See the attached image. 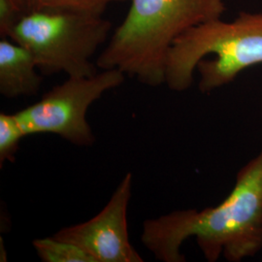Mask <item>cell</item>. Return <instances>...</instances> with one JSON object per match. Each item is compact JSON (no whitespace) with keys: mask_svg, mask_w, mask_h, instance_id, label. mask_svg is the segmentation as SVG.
Instances as JSON below:
<instances>
[{"mask_svg":"<svg viewBox=\"0 0 262 262\" xmlns=\"http://www.w3.org/2000/svg\"><path fill=\"white\" fill-rule=\"evenodd\" d=\"M189 237L208 261L253 257L262 248V150L239 170L231 192L215 207L176 210L143 224L141 242L162 262H185Z\"/></svg>","mask_w":262,"mask_h":262,"instance_id":"6da1fadb","label":"cell"},{"mask_svg":"<svg viewBox=\"0 0 262 262\" xmlns=\"http://www.w3.org/2000/svg\"><path fill=\"white\" fill-rule=\"evenodd\" d=\"M96 60L98 69L121 70L149 86L164 84L165 61L173 42L189 28L220 19L225 0H130Z\"/></svg>","mask_w":262,"mask_h":262,"instance_id":"7a4b0ae2","label":"cell"},{"mask_svg":"<svg viewBox=\"0 0 262 262\" xmlns=\"http://www.w3.org/2000/svg\"><path fill=\"white\" fill-rule=\"evenodd\" d=\"M261 63L262 13L241 12L233 21L208 20L180 35L167 54L164 84L171 91L185 92L197 70L198 89L209 94Z\"/></svg>","mask_w":262,"mask_h":262,"instance_id":"3957f363","label":"cell"},{"mask_svg":"<svg viewBox=\"0 0 262 262\" xmlns=\"http://www.w3.org/2000/svg\"><path fill=\"white\" fill-rule=\"evenodd\" d=\"M112 27L100 14L38 11L24 15L8 38L28 49L43 75L91 77L98 72L92 58L108 40Z\"/></svg>","mask_w":262,"mask_h":262,"instance_id":"277c9868","label":"cell"},{"mask_svg":"<svg viewBox=\"0 0 262 262\" xmlns=\"http://www.w3.org/2000/svg\"><path fill=\"white\" fill-rule=\"evenodd\" d=\"M125 76L114 68L91 77H68L40 100L15 113L16 118L26 136L51 133L76 146L90 147L95 138L86 113L105 93L122 85Z\"/></svg>","mask_w":262,"mask_h":262,"instance_id":"5b68a950","label":"cell"},{"mask_svg":"<svg viewBox=\"0 0 262 262\" xmlns=\"http://www.w3.org/2000/svg\"><path fill=\"white\" fill-rule=\"evenodd\" d=\"M132 174L126 173L103 209L94 217L63 227L53 235L82 248L95 262H143L129 239L127 211Z\"/></svg>","mask_w":262,"mask_h":262,"instance_id":"8992f818","label":"cell"},{"mask_svg":"<svg viewBox=\"0 0 262 262\" xmlns=\"http://www.w3.org/2000/svg\"><path fill=\"white\" fill-rule=\"evenodd\" d=\"M34 56L9 38L0 40V94L6 98L30 97L43 82Z\"/></svg>","mask_w":262,"mask_h":262,"instance_id":"52a82bcc","label":"cell"},{"mask_svg":"<svg viewBox=\"0 0 262 262\" xmlns=\"http://www.w3.org/2000/svg\"><path fill=\"white\" fill-rule=\"evenodd\" d=\"M38 257L43 262H95L82 248L53 235L32 242Z\"/></svg>","mask_w":262,"mask_h":262,"instance_id":"ba28073f","label":"cell"},{"mask_svg":"<svg viewBox=\"0 0 262 262\" xmlns=\"http://www.w3.org/2000/svg\"><path fill=\"white\" fill-rule=\"evenodd\" d=\"M20 13L26 15L38 11L72 10L103 15L107 7L115 2L130 0H14Z\"/></svg>","mask_w":262,"mask_h":262,"instance_id":"9c48e42d","label":"cell"},{"mask_svg":"<svg viewBox=\"0 0 262 262\" xmlns=\"http://www.w3.org/2000/svg\"><path fill=\"white\" fill-rule=\"evenodd\" d=\"M15 114H0V164L13 162L19 150V142L25 137Z\"/></svg>","mask_w":262,"mask_h":262,"instance_id":"30bf717a","label":"cell"},{"mask_svg":"<svg viewBox=\"0 0 262 262\" xmlns=\"http://www.w3.org/2000/svg\"><path fill=\"white\" fill-rule=\"evenodd\" d=\"M24 15L14 0H0V35L8 38L10 32Z\"/></svg>","mask_w":262,"mask_h":262,"instance_id":"8fae6325","label":"cell"}]
</instances>
